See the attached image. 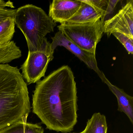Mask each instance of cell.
Returning a JSON list of instances; mask_svg holds the SVG:
<instances>
[{
  "label": "cell",
  "instance_id": "6da1fadb",
  "mask_svg": "<svg viewBox=\"0 0 133 133\" xmlns=\"http://www.w3.org/2000/svg\"><path fill=\"white\" fill-rule=\"evenodd\" d=\"M77 96L73 71L63 66L36 83L32 112L46 128L67 133L77 122Z\"/></svg>",
  "mask_w": 133,
  "mask_h": 133
},
{
  "label": "cell",
  "instance_id": "7a4b0ae2",
  "mask_svg": "<svg viewBox=\"0 0 133 133\" xmlns=\"http://www.w3.org/2000/svg\"><path fill=\"white\" fill-rule=\"evenodd\" d=\"M31 106L27 83L17 67L0 64V131L27 121Z\"/></svg>",
  "mask_w": 133,
  "mask_h": 133
},
{
  "label": "cell",
  "instance_id": "3957f363",
  "mask_svg": "<svg viewBox=\"0 0 133 133\" xmlns=\"http://www.w3.org/2000/svg\"><path fill=\"white\" fill-rule=\"evenodd\" d=\"M15 24L24 36L29 52L42 49L46 36L53 32L56 23L40 8L27 4L16 10Z\"/></svg>",
  "mask_w": 133,
  "mask_h": 133
},
{
  "label": "cell",
  "instance_id": "277c9868",
  "mask_svg": "<svg viewBox=\"0 0 133 133\" xmlns=\"http://www.w3.org/2000/svg\"><path fill=\"white\" fill-rule=\"evenodd\" d=\"M103 23L99 19L85 24L63 23L57 27L67 38L85 51L96 54V46L104 33Z\"/></svg>",
  "mask_w": 133,
  "mask_h": 133
},
{
  "label": "cell",
  "instance_id": "5b68a950",
  "mask_svg": "<svg viewBox=\"0 0 133 133\" xmlns=\"http://www.w3.org/2000/svg\"><path fill=\"white\" fill-rule=\"evenodd\" d=\"M54 52L47 39L41 50L28 52L21 68L22 77L28 84L37 83L45 76L49 63L53 59Z\"/></svg>",
  "mask_w": 133,
  "mask_h": 133
},
{
  "label": "cell",
  "instance_id": "8992f818",
  "mask_svg": "<svg viewBox=\"0 0 133 133\" xmlns=\"http://www.w3.org/2000/svg\"><path fill=\"white\" fill-rule=\"evenodd\" d=\"M104 33L108 37L119 33L133 39V1H129L122 8L103 24Z\"/></svg>",
  "mask_w": 133,
  "mask_h": 133
},
{
  "label": "cell",
  "instance_id": "52a82bcc",
  "mask_svg": "<svg viewBox=\"0 0 133 133\" xmlns=\"http://www.w3.org/2000/svg\"><path fill=\"white\" fill-rule=\"evenodd\" d=\"M51 46L52 50L54 51L58 46H63L75 55L80 60L84 63L90 69L93 70L101 80L105 76L99 69L96 58V54L91 53L82 49L67 38L59 31L52 38Z\"/></svg>",
  "mask_w": 133,
  "mask_h": 133
},
{
  "label": "cell",
  "instance_id": "ba28073f",
  "mask_svg": "<svg viewBox=\"0 0 133 133\" xmlns=\"http://www.w3.org/2000/svg\"><path fill=\"white\" fill-rule=\"evenodd\" d=\"M81 4V0H54L50 5L49 16L55 23L63 24L74 16Z\"/></svg>",
  "mask_w": 133,
  "mask_h": 133
},
{
  "label": "cell",
  "instance_id": "9c48e42d",
  "mask_svg": "<svg viewBox=\"0 0 133 133\" xmlns=\"http://www.w3.org/2000/svg\"><path fill=\"white\" fill-rule=\"evenodd\" d=\"M81 1V6L76 14L64 23L71 24H85L96 21L103 18L104 13L102 11L86 3L84 0Z\"/></svg>",
  "mask_w": 133,
  "mask_h": 133
},
{
  "label": "cell",
  "instance_id": "30bf717a",
  "mask_svg": "<svg viewBox=\"0 0 133 133\" xmlns=\"http://www.w3.org/2000/svg\"><path fill=\"white\" fill-rule=\"evenodd\" d=\"M102 81L107 85L110 91L116 97L118 103L117 110L127 116L133 123V97L126 93L123 89L112 84L105 77Z\"/></svg>",
  "mask_w": 133,
  "mask_h": 133
},
{
  "label": "cell",
  "instance_id": "8fae6325",
  "mask_svg": "<svg viewBox=\"0 0 133 133\" xmlns=\"http://www.w3.org/2000/svg\"><path fill=\"white\" fill-rule=\"evenodd\" d=\"M105 116L100 113H95L88 120L86 127L81 133H107Z\"/></svg>",
  "mask_w": 133,
  "mask_h": 133
},
{
  "label": "cell",
  "instance_id": "7c38bea8",
  "mask_svg": "<svg viewBox=\"0 0 133 133\" xmlns=\"http://www.w3.org/2000/svg\"><path fill=\"white\" fill-rule=\"evenodd\" d=\"M0 133H44V130L37 124L20 121L1 130Z\"/></svg>",
  "mask_w": 133,
  "mask_h": 133
},
{
  "label": "cell",
  "instance_id": "4fadbf2b",
  "mask_svg": "<svg viewBox=\"0 0 133 133\" xmlns=\"http://www.w3.org/2000/svg\"><path fill=\"white\" fill-rule=\"evenodd\" d=\"M21 56V50L14 41L0 47V64L8 63Z\"/></svg>",
  "mask_w": 133,
  "mask_h": 133
},
{
  "label": "cell",
  "instance_id": "5bb4252c",
  "mask_svg": "<svg viewBox=\"0 0 133 133\" xmlns=\"http://www.w3.org/2000/svg\"><path fill=\"white\" fill-rule=\"evenodd\" d=\"M14 18L9 17L0 22V47L8 44L15 32Z\"/></svg>",
  "mask_w": 133,
  "mask_h": 133
},
{
  "label": "cell",
  "instance_id": "9a60e30c",
  "mask_svg": "<svg viewBox=\"0 0 133 133\" xmlns=\"http://www.w3.org/2000/svg\"><path fill=\"white\" fill-rule=\"evenodd\" d=\"M112 35L114 36L119 42L123 45L128 54H133V39L127 36L119 33H114Z\"/></svg>",
  "mask_w": 133,
  "mask_h": 133
},
{
  "label": "cell",
  "instance_id": "2e32d148",
  "mask_svg": "<svg viewBox=\"0 0 133 133\" xmlns=\"http://www.w3.org/2000/svg\"><path fill=\"white\" fill-rule=\"evenodd\" d=\"M119 2H120L119 0H109L108 1V5H107L106 10L104 13L103 17L102 19H101L103 23L104 22L109 20L113 17L112 15L115 10L116 6Z\"/></svg>",
  "mask_w": 133,
  "mask_h": 133
},
{
  "label": "cell",
  "instance_id": "e0dca14e",
  "mask_svg": "<svg viewBox=\"0 0 133 133\" xmlns=\"http://www.w3.org/2000/svg\"><path fill=\"white\" fill-rule=\"evenodd\" d=\"M108 1L109 0H84L86 3L102 11L104 13V14L107 8Z\"/></svg>",
  "mask_w": 133,
  "mask_h": 133
},
{
  "label": "cell",
  "instance_id": "ac0fdd59",
  "mask_svg": "<svg viewBox=\"0 0 133 133\" xmlns=\"http://www.w3.org/2000/svg\"><path fill=\"white\" fill-rule=\"evenodd\" d=\"M16 11L12 9H0V22L9 17L14 18Z\"/></svg>",
  "mask_w": 133,
  "mask_h": 133
},
{
  "label": "cell",
  "instance_id": "d6986e66",
  "mask_svg": "<svg viewBox=\"0 0 133 133\" xmlns=\"http://www.w3.org/2000/svg\"><path fill=\"white\" fill-rule=\"evenodd\" d=\"M6 7L14 8H15L14 3L10 1H4L3 0H0V9H5Z\"/></svg>",
  "mask_w": 133,
  "mask_h": 133
},
{
  "label": "cell",
  "instance_id": "ffe728a7",
  "mask_svg": "<svg viewBox=\"0 0 133 133\" xmlns=\"http://www.w3.org/2000/svg\"></svg>",
  "mask_w": 133,
  "mask_h": 133
}]
</instances>
